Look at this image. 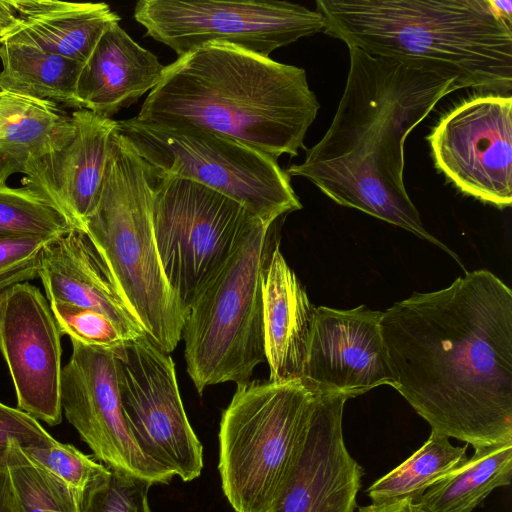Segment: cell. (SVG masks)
Listing matches in <instances>:
<instances>
[{
  "instance_id": "16",
  "label": "cell",
  "mask_w": 512,
  "mask_h": 512,
  "mask_svg": "<svg viewBox=\"0 0 512 512\" xmlns=\"http://www.w3.org/2000/svg\"><path fill=\"white\" fill-rule=\"evenodd\" d=\"M346 400L316 394L307 432L270 512H354L363 469L344 443Z\"/></svg>"
},
{
  "instance_id": "28",
  "label": "cell",
  "mask_w": 512,
  "mask_h": 512,
  "mask_svg": "<svg viewBox=\"0 0 512 512\" xmlns=\"http://www.w3.org/2000/svg\"><path fill=\"white\" fill-rule=\"evenodd\" d=\"M152 484L107 467L81 491L79 512H151L148 491Z\"/></svg>"
},
{
  "instance_id": "18",
  "label": "cell",
  "mask_w": 512,
  "mask_h": 512,
  "mask_svg": "<svg viewBox=\"0 0 512 512\" xmlns=\"http://www.w3.org/2000/svg\"><path fill=\"white\" fill-rule=\"evenodd\" d=\"M38 277L49 303L66 302L97 311L109 318L128 340L146 335L83 230L73 228L46 244Z\"/></svg>"
},
{
  "instance_id": "6",
  "label": "cell",
  "mask_w": 512,
  "mask_h": 512,
  "mask_svg": "<svg viewBox=\"0 0 512 512\" xmlns=\"http://www.w3.org/2000/svg\"><path fill=\"white\" fill-rule=\"evenodd\" d=\"M284 218L256 219L188 309L184 355L199 394L210 385L248 382L266 360L262 275Z\"/></svg>"
},
{
  "instance_id": "23",
  "label": "cell",
  "mask_w": 512,
  "mask_h": 512,
  "mask_svg": "<svg viewBox=\"0 0 512 512\" xmlns=\"http://www.w3.org/2000/svg\"><path fill=\"white\" fill-rule=\"evenodd\" d=\"M0 90L77 108L84 63L20 43L0 44Z\"/></svg>"
},
{
  "instance_id": "5",
  "label": "cell",
  "mask_w": 512,
  "mask_h": 512,
  "mask_svg": "<svg viewBox=\"0 0 512 512\" xmlns=\"http://www.w3.org/2000/svg\"><path fill=\"white\" fill-rule=\"evenodd\" d=\"M152 203V170L116 128L101 189L82 230L146 335L170 353L182 338L187 311L161 265Z\"/></svg>"
},
{
  "instance_id": "31",
  "label": "cell",
  "mask_w": 512,
  "mask_h": 512,
  "mask_svg": "<svg viewBox=\"0 0 512 512\" xmlns=\"http://www.w3.org/2000/svg\"><path fill=\"white\" fill-rule=\"evenodd\" d=\"M50 240L52 239L0 240V293L16 284L38 277L43 249Z\"/></svg>"
},
{
  "instance_id": "20",
  "label": "cell",
  "mask_w": 512,
  "mask_h": 512,
  "mask_svg": "<svg viewBox=\"0 0 512 512\" xmlns=\"http://www.w3.org/2000/svg\"><path fill=\"white\" fill-rule=\"evenodd\" d=\"M265 358L270 381H303L315 306L277 244L262 275Z\"/></svg>"
},
{
  "instance_id": "3",
  "label": "cell",
  "mask_w": 512,
  "mask_h": 512,
  "mask_svg": "<svg viewBox=\"0 0 512 512\" xmlns=\"http://www.w3.org/2000/svg\"><path fill=\"white\" fill-rule=\"evenodd\" d=\"M319 109L303 68L207 44L165 66L136 118L215 133L278 159L306 149Z\"/></svg>"
},
{
  "instance_id": "12",
  "label": "cell",
  "mask_w": 512,
  "mask_h": 512,
  "mask_svg": "<svg viewBox=\"0 0 512 512\" xmlns=\"http://www.w3.org/2000/svg\"><path fill=\"white\" fill-rule=\"evenodd\" d=\"M438 171L462 193L512 204V97L483 93L446 113L427 136Z\"/></svg>"
},
{
  "instance_id": "10",
  "label": "cell",
  "mask_w": 512,
  "mask_h": 512,
  "mask_svg": "<svg viewBox=\"0 0 512 512\" xmlns=\"http://www.w3.org/2000/svg\"><path fill=\"white\" fill-rule=\"evenodd\" d=\"M133 16L147 36L178 57L207 44L269 57L274 50L325 28L316 9L275 0H140Z\"/></svg>"
},
{
  "instance_id": "1",
  "label": "cell",
  "mask_w": 512,
  "mask_h": 512,
  "mask_svg": "<svg viewBox=\"0 0 512 512\" xmlns=\"http://www.w3.org/2000/svg\"><path fill=\"white\" fill-rule=\"evenodd\" d=\"M395 389L433 431L474 449L512 442V291L487 270L382 312Z\"/></svg>"
},
{
  "instance_id": "14",
  "label": "cell",
  "mask_w": 512,
  "mask_h": 512,
  "mask_svg": "<svg viewBox=\"0 0 512 512\" xmlns=\"http://www.w3.org/2000/svg\"><path fill=\"white\" fill-rule=\"evenodd\" d=\"M61 333L40 290L27 283L0 293V353L17 408L50 426L62 421Z\"/></svg>"
},
{
  "instance_id": "13",
  "label": "cell",
  "mask_w": 512,
  "mask_h": 512,
  "mask_svg": "<svg viewBox=\"0 0 512 512\" xmlns=\"http://www.w3.org/2000/svg\"><path fill=\"white\" fill-rule=\"evenodd\" d=\"M62 368L60 403L68 422L105 466L154 483L174 474L137 445L121 405L115 352L71 340Z\"/></svg>"
},
{
  "instance_id": "22",
  "label": "cell",
  "mask_w": 512,
  "mask_h": 512,
  "mask_svg": "<svg viewBox=\"0 0 512 512\" xmlns=\"http://www.w3.org/2000/svg\"><path fill=\"white\" fill-rule=\"evenodd\" d=\"M512 476V442L476 448L473 456L433 483L415 501L419 512H472Z\"/></svg>"
},
{
  "instance_id": "24",
  "label": "cell",
  "mask_w": 512,
  "mask_h": 512,
  "mask_svg": "<svg viewBox=\"0 0 512 512\" xmlns=\"http://www.w3.org/2000/svg\"><path fill=\"white\" fill-rule=\"evenodd\" d=\"M64 116L54 102L0 90V184L24 174Z\"/></svg>"
},
{
  "instance_id": "9",
  "label": "cell",
  "mask_w": 512,
  "mask_h": 512,
  "mask_svg": "<svg viewBox=\"0 0 512 512\" xmlns=\"http://www.w3.org/2000/svg\"><path fill=\"white\" fill-rule=\"evenodd\" d=\"M151 170L159 258L170 287L188 312L258 218L239 202L199 183Z\"/></svg>"
},
{
  "instance_id": "8",
  "label": "cell",
  "mask_w": 512,
  "mask_h": 512,
  "mask_svg": "<svg viewBox=\"0 0 512 512\" xmlns=\"http://www.w3.org/2000/svg\"><path fill=\"white\" fill-rule=\"evenodd\" d=\"M119 133L158 174L187 179L243 205L265 223L302 208L277 159L221 135L197 129L120 120Z\"/></svg>"
},
{
  "instance_id": "34",
  "label": "cell",
  "mask_w": 512,
  "mask_h": 512,
  "mask_svg": "<svg viewBox=\"0 0 512 512\" xmlns=\"http://www.w3.org/2000/svg\"><path fill=\"white\" fill-rule=\"evenodd\" d=\"M358 512H419L415 502L411 499L389 501L383 503H372L362 506Z\"/></svg>"
},
{
  "instance_id": "30",
  "label": "cell",
  "mask_w": 512,
  "mask_h": 512,
  "mask_svg": "<svg viewBox=\"0 0 512 512\" xmlns=\"http://www.w3.org/2000/svg\"><path fill=\"white\" fill-rule=\"evenodd\" d=\"M21 448L29 458L80 492L107 468L73 445L56 439L47 445Z\"/></svg>"
},
{
  "instance_id": "26",
  "label": "cell",
  "mask_w": 512,
  "mask_h": 512,
  "mask_svg": "<svg viewBox=\"0 0 512 512\" xmlns=\"http://www.w3.org/2000/svg\"><path fill=\"white\" fill-rule=\"evenodd\" d=\"M75 228L65 214L40 191L24 185L0 184V240L54 239Z\"/></svg>"
},
{
  "instance_id": "29",
  "label": "cell",
  "mask_w": 512,
  "mask_h": 512,
  "mask_svg": "<svg viewBox=\"0 0 512 512\" xmlns=\"http://www.w3.org/2000/svg\"><path fill=\"white\" fill-rule=\"evenodd\" d=\"M50 308L61 335L82 344L117 352L128 341L103 314L66 302H51Z\"/></svg>"
},
{
  "instance_id": "21",
  "label": "cell",
  "mask_w": 512,
  "mask_h": 512,
  "mask_svg": "<svg viewBox=\"0 0 512 512\" xmlns=\"http://www.w3.org/2000/svg\"><path fill=\"white\" fill-rule=\"evenodd\" d=\"M15 25L0 37L86 63L103 33L120 17L106 3L9 0Z\"/></svg>"
},
{
  "instance_id": "17",
  "label": "cell",
  "mask_w": 512,
  "mask_h": 512,
  "mask_svg": "<svg viewBox=\"0 0 512 512\" xmlns=\"http://www.w3.org/2000/svg\"><path fill=\"white\" fill-rule=\"evenodd\" d=\"M117 123L77 109L60 120L43 153L25 169L22 183L44 194L75 228L82 230L96 203Z\"/></svg>"
},
{
  "instance_id": "7",
  "label": "cell",
  "mask_w": 512,
  "mask_h": 512,
  "mask_svg": "<svg viewBox=\"0 0 512 512\" xmlns=\"http://www.w3.org/2000/svg\"><path fill=\"white\" fill-rule=\"evenodd\" d=\"M316 393L300 380L237 384L219 432L222 488L236 512H270L307 432Z\"/></svg>"
},
{
  "instance_id": "27",
  "label": "cell",
  "mask_w": 512,
  "mask_h": 512,
  "mask_svg": "<svg viewBox=\"0 0 512 512\" xmlns=\"http://www.w3.org/2000/svg\"><path fill=\"white\" fill-rule=\"evenodd\" d=\"M6 463L20 512H79L81 492L29 458L14 439Z\"/></svg>"
},
{
  "instance_id": "32",
  "label": "cell",
  "mask_w": 512,
  "mask_h": 512,
  "mask_svg": "<svg viewBox=\"0 0 512 512\" xmlns=\"http://www.w3.org/2000/svg\"><path fill=\"white\" fill-rule=\"evenodd\" d=\"M13 439L21 447L43 446L55 440L38 420L0 402V468H7L8 446Z\"/></svg>"
},
{
  "instance_id": "33",
  "label": "cell",
  "mask_w": 512,
  "mask_h": 512,
  "mask_svg": "<svg viewBox=\"0 0 512 512\" xmlns=\"http://www.w3.org/2000/svg\"><path fill=\"white\" fill-rule=\"evenodd\" d=\"M0 512H20L7 468H0Z\"/></svg>"
},
{
  "instance_id": "4",
  "label": "cell",
  "mask_w": 512,
  "mask_h": 512,
  "mask_svg": "<svg viewBox=\"0 0 512 512\" xmlns=\"http://www.w3.org/2000/svg\"><path fill=\"white\" fill-rule=\"evenodd\" d=\"M324 33L370 55L511 95V0H317Z\"/></svg>"
},
{
  "instance_id": "19",
  "label": "cell",
  "mask_w": 512,
  "mask_h": 512,
  "mask_svg": "<svg viewBox=\"0 0 512 512\" xmlns=\"http://www.w3.org/2000/svg\"><path fill=\"white\" fill-rule=\"evenodd\" d=\"M164 69L156 55L115 23L100 37L80 72L77 108L111 118L150 92Z\"/></svg>"
},
{
  "instance_id": "15",
  "label": "cell",
  "mask_w": 512,
  "mask_h": 512,
  "mask_svg": "<svg viewBox=\"0 0 512 512\" xmlns=\"http://www.w3.org/2000/svg\"><path fill=\"white\" fill-rule=\"evenodd\" d=\"M381 315L364 305L316 307L302 383L316 394L347 400L381 385L395 388Z\"/></svg>"
},
{
  "instance_id": "11",
  "label": "cell",
  "mask_w": 512,
  "mask_h": 512,
  "mask_svg": "<svg viewBox=\"0 0 512 512\" xmlns=\"http://www.w3.org/2000/svg\"><path fill=\"white\" fill-rule=\"evenodd\" d=\"M115 355L121 405L137 445L184 482L197 478L203 448L185 413L169 353L145 335Z\"/></svg>"
},
{
  "instance_id": "25",
  "label": "cell",
  "mask_w": 512,
  "mask_h": 512,
  "mask_svg": "<svg viewBox=\"0 0 512 512\" xmlns=\"http://www.w3.org/2000/svg\"><path fill=\"white\" fill-rule=\"evenodd\" d=\"M467 446H454L447 436L432 430L416 452L376 480L366 493L374 504L403 499L415 502L439 478L467 459Z\"/></svg>"
},
{
  "instance_id": "2",
  "label": "cell",
  "mask_w": 512,
  "mask_h": 512,
  "mask_svg": "<svg viewBox=\"0 0 512 512\" xmlns=\"http://www.w3.org/2000/svg\"><path fill=\"white\" fill-rule=\"evenodd\" d=\"M344 92L324 136L286 170L337 204L403 228L458 259L425 228L404 183L409 133L445 96L452 79L349 47Z\"/></svg>"
}]
</instances>
